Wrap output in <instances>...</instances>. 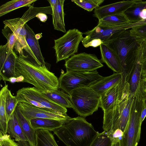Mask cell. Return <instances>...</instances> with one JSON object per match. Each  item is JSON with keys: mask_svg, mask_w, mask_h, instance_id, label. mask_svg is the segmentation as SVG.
<instances>
[{"mask_svg": "<svg viewBox=\"0 0 146 146\" xmlns=\"http://www.w3.org/2000/svg\"><path fill=\"white\" fill-rule=\"evenodd\" d=\"M146 9V1L138 0L123 13L129 23L138 22L141 20L139 15L142 10Z\"/></svg>", "mask_w": 146, "mask_h": 146, "instance_id": "obj_28", "label": "cell"}, {"mask_svg": "<svg viewBox=\"0 0 146 146\" xmlns=\"http://www.w3.org/2000/svg\"><path fill=\"white\" fill-rule=\"evenodd\" d=\"M18 56L10 50L6 44L0 46V79L8 81L11 77H16V66Z\"/></svg>", "mask_w": 146, "mask_h": 146, "instance_id": "obj_13", "label": "cell"}, {"mask_svg": "<svg viewBox=\"0 0 146 146\" xmlns=\"http://www.w3.org/2000/svg\"><path fill=\"white\" fill-rule=\"evenodd\" d=\"M145 103L146 105V96H145Z\"/></svg>", "mask_w": 146, "mask_h": 146, "instance_id": "obj_49", "label": "cell"}, {"mask_svg": "<svg viewBox=\"0 0 146 146\" xmlns=\"http://www.w3.org/2000/svg\"><path fill=\"white\" fill-rule=\"evenodd\" d=\"M53 132L67 146H90L99 133L81 116L73 118Z\"/></svg>", "mask_w": 146, "mask_h": 146, "instance_id": "obj_3", "label": "cell"}, {"mask_svg": "<svg viewBox=\"0 0 146 146\" xmlns=\"http://www.w3.org/2000/svg\"><path fill=\"white\" fill-rule=\"evenodd\" d=\"M122 78L121 73H114L110 76L104 77L89 87L101 96L109 89L120 83Z\"/></svg>", "mask_w": 146, "mask_h": 146, "instance_id": "obj_17", "label": "cell"}, {"mask_svg": "<svg viewBox=\"0 0 146 146\" xmlns=\"http://www.w3.org/2000/svg\"><path fill=\"white\" fill-rule=\"evenodd\" d=\"M14 112L23 133L30 146H36V130L31 126L30 123L23 114L18 105Z\"/></svg>", "mask_w": 146, "mask_h": 146, "instance_id": "obj_22", "label": "cell"}, {"mask_svg": "<svg viewBox=\"0 0 146 146\" xmlns=\"http://www.w3.org/2000/svg\"><path fill=\"white\" fill-rule=\"evenodd\" d=\"M142 54L141 46L136 61L126 78V82L128 85L129 91L133 94H134L137 91L142 80Z\"/></svg>", "mask_w": 146, "mask_h": 146, "instance_id": "obj_16", "label": "cell"}, {"mask_svg": "<svg viewBox=\"0 0 146 146\" xmlns=\"http://www.w3.org/2000/svg\"><path fill=\"white\" fill-rule=\"evenodd\" d=\"M47 98L58 104L66 108H73L70 96L58 90L42 92Z\"/></svg>", "mask_w": 146, "mask_h": 146, "instance_id": "obj_25", "label": "cell"}, {"mask_svg": "<svg viewBox=\"0 0 146 146\" xmlns=\"http://www.w3.org/2000/svg\"><path fill=\"white\" fill-rule=\"evenodd\" d=\"M126 83L123 86L119 97L109 109L104 111L103 128L110 136L117 129L123 133L127 125L134 96Z\"/></svg>", "mask_w": 146, "mask_h": 146, "instance_id": "obj_4", "label": "cell"}, {"mask_svg": "<svg viewBox=\"0 0 146 146\" xmlns=\"http://www.w3.org/2000/svg\"><path fill=\"white\" fill-rule=\"evenodd\" d=\"M145 23L146 20H141L135 23H128L110 27H102L97 25L92 30L83 33V34L86 36L82 40V43L83 45L95 39H100L103 42L117 33L130 29L133 27Z\"/></svg>", "mask_w": 146, "mask_h": 146, "instance_id": "obj_12", "label": "cell"}, {"mask_svg": "<svg viewBox=\"0 0 146 146\" xmlns=\"http://www.w3.org/2000/svg\"><path fill=\"white\" fill-rule=\"evenodd\" d=\"M15 97L18 102H26L59 115H68L66 108L52 101L34 87H23L19 89Z\"/></svg>", "mask_w": 146, "mask_h": 146, "instance_id": "obj_6", "label": "cell"}, {"mask_svg": "<svg viewBox=\"0 0 146 146\" xmlns=\"http://www.w3.org/2000/svg\"><path fill=\"white\" fill-rule=\"evenodd\" d=\"M142 82L143 84L144 91L146 92V78L142 79Z\"/></svg>", "mask_w": 146, "mask_h": 146, "instance_id": "obj_47", "label": "cell"}, {"mask_svg": "<svg viewBox=\"0 0 146 146\" xmlns=\"http://www.w3.org/2000/svg\"><path fill=\"white\" fill-rule=\"evenodd\" d=\"M129 23L123 13L109 15L99 20L97 26L102 27H110Z\"/></svg>", "mask_w": 146, "mask_h": 146, "instance_id": "obj_29", "label": "cell"}, {"mask_svg": "<svg viewBox=\"0 0 146 146\" xmlns=\"http://www.w3.org/2000/svg\"><path fill=\"white\" fill-rule=\"evenodd\" d=\"M17 77H11L9 79L8 81L13 83L16 82H17Z\"/></svg>", "mask_w": 146, "mask_h": 146, "instance_id": "obj_46", "label": "cell"}, {"mask_svg": "<svg viewBox=\"0 0 146 146\" xmlns=\"http://www.w3.org/2000/svg\"><path fill=\"white\" fill-rule=\"evenodd\" d=\"M97 70L91 72L67 71L58 78L59 88L68 94L76 89L89 87L103 78Z\"/></svg>", "mask_w": 146, "mask_h": 146, "instance_id": "obj_8", "label": "cell"}, {"mask_svg": "<svg viewBox=\"0 0 146 146\" xmlns=\"http://www.w3.org/2000/svg\"><path fill=\"white\" fill-rule=\"evenodd\" d=\"M141 78L142 79L146 78V62H142Z\"/></svg>", "mask_w": 146, "mask_h": 146, "instance_id": "obj_43", "label": "cell"}, {"mask_svg": "<svg viewBox=\"0 0 146 146\" xmlns=\"http://www.w3.org/2000/svg\"><path fill=\"white\" fill-rule=\"evenodd\" d=\"M40 13L48 14L52 15V11L50 6L41 7H35L33 5L29 7L28 9L25 13L21 18L25 24L28 21L36 17Z\"/></svg>", "mask_w": 146, "mask_h": 146, "instance_id": "obj_31", "label": "cell"}, {"mask_svg": "<svg viewBox=\"0 0 146 146\" xmlns=\"http://www.w3.org/2000/svg\"><path fill=\"white\" fill-rule=\"evenodd\" d=\"M138 1L124 0L99 7L95 9L93 15L99 20L107 16L123 13Z\"/></svg>", "mask_w": 146, "mask_h": 146, "instance_id": "obj_15", "label": "cell"}, {"mask_svg": "<svg viewBox=\"0 0 146 146\" xmlns=\"http://www.w3.org/2000/svg\"><path fill=\"white\" fill-rule=\"evenodd\" d=\"M131 34L136 37L146 40V23L130 29Z\"/></svg>", "mask_w": 146, "mask_h": 146, "instance_id": "obj_36", "label": "cell"}, {"mask_svg": "<svg viewBox=\"0 0 146 146\" xmlns=\"http://www.w3.org/2000/svg\"><path fill=\"white\" fill-rule=\"evenodd\" d=\"M104 0H72L76 5L89 12L99 7Z\"/></svg>", "mask_w": 146, "mask_h": 146, "instance_id": "obj_34", "label": "cell"}, {"mask_svg": "<svg viewBox=\"0 0 146 146\" xmlns=\"http://www.w3.org/2000/svg\"><path fill=\"white\" fill-rule=\"evenodd\" d=\"M145 98L143 100L142 106L141 119V124L146 116V105L145 103Z\"/></svg>", "mask_w": 146, "mask_h": 146, "instance_id": "obj_40", "label": "cell"}, {"mask_svg": "<svg viewBox=\"0 0 146 146\" xmlns=\"http://www.w3.org/2000/svg\"><path fill=\"white\" fill-rule=\"evenodd\" d=\"M120 140L119 138L113 139L111 146H120Z\"/></svg>", "mask_w": 146, "mask_h": 146, "instance_id": "obj_45", "label": "cell"}, {"mask_svg": "<svg viewBox=\"0 0 146 146\" xmlns=\"http://www.w3.org/2000/svg\"><path fill=\"white\" fill-rule=\"evenodd\" d=\"M17 105L23 114L29 122L33 119L41 118L56 119L62 121L65 123L73 118L68 115H59L26 102H19Z\"/></svg>", "mask_w": 146, "mask_h": 146, "instance_id": "obj_14", "label": "cell"}, {"mask_svg": "<svg viewBox=\"0 0 146 146\" xmlns=\"http://www.w3.org/2000/svg\"><path fill=\"white\" fill-rule=\"evenodd\" d=\"M18 103L15 96H13L8 89L5 101V112L7 121L14 112Z\"/></svg>", "mask_w": 146, "mask_h": 146, "instance_id": "obj_32", "label": "cell"}, {"mask_svg": "<svg viewBox=\"0 0 146 146\" xmlns=\"http://www.w3.org/2000/svg\"><path fill=\"white\" fill-rule=\"evenodd\" d=\"M8 89V85L5 84L0 92V135H4L8 132L5 101Z\"/></svg>", "mask_w": 146, "mask_h": 146, "instance_id": "obj_26", "label": "cell"}, {"mask_svg": "<svg viewBox=\"0 0 146 146\" xmlns=\"http://www.w3.org/2000/svg\"><path fill=\"white\" fill-rule=\"evenodd\" d=\"M67 71L91 72L104 66L100 60L94 54L85 52L75 54L65 61Z\"/></svg>", "mask_w": 146, "mask_h": 146, "instance_id": "obj_10", "label": "cell"}, {"mask_svg": "<svg viewBox=\"0 0 146 146\" xmlns=\"http://www.w3.org/2000/svg\"><path fill=\"white\" fill-rule=\"evenodd\" d=\"M143 40L132 35L130 29L117 33L103 42L114 51L120 63L122 76L126 77L136 59Z\"/></svg>", "mask_w": 146, "mask_h": 146, "instance_id": "obj_2", "label": "cell"}, {"mask_svg": "<svg viewBox=\"0 0 146 146\" xmlns=\"http://www.w3.org/2000/svg\"><path fill=\"white\" fill-rule=\"evenodd\" d=\"M146 92L141 85L134 94L126 128L120 140V146H137L141 132V115Z\"/></svg>", "mask_w": 146, "mask_h": 146, "instance_id": "obj_5", "label": "cell"}, {"mask_svg": "<svg viewBox=\"0 0 146 146\" xmlns=\"http://www.w3.org/2000/svg\"><path fill=\"white\" fill-rule=\"evenodd\" d=\"M16 77L22 76L23 82L34 86L41 92L59 88L58 78L45 65H38L32 62L24 55L18 56L16 66Z\"/></svg>", "mask_w": 146, "mask_h": 146, "instance_id": "obj_1", "label": "cell"}, {"mask_svg": "<svg viewBox=\"0 0 146 146\" xmlns=\"http://www.w3.org/2000/svg\"><path fill=\"white\" fill-rule=\"evenodd\" d=\"M0 145L1 146H19L17 143L11 139L9 135H0Z\"/></svg>", "mask_w": 146, "mask_h": 146, "instance_id": "obj_37", "label": "cell"}, {"mask_svg": "<svg viewBox=\"0 0 146 146\" xmlns=\"http://www.w3.org/2000/svg\"><path fill=\"white\" fill-rule=\"evenodd\" d=\"M123 132L121 130L119 129H117L110 136L113 139L117 138H119L120 139L123 136Z\"/></svg>", "mask_w": 146, "mask_h": 146, "instance_id": "obj_41", "label": "cell"}, {"mask_svg": "<svg viewBox=\"0 0 146 146\" xmlns=\"http://www.w3.org/2000/svg\"><path fill=\"white\" fill-rule=\"evenodd\" d=\"M0 146H1V145H0Z\"/></svg>", "mask_w": 146, "mask_h": 146, "instance_id": "obj_50", "label": "cell"}, {"mask_svg": "<svg viewBox=\"0 0 146 146\" xmlns=\"http://www.w3.org/2000/svg\"><path fill=\"white\" fill-rule=\"evenodd\" d=\"M8 27L5 26L4 29H2V33L4 36L7 40L6 44H7L9 49L13 50L17 38V37L12 32L10 33L8 30Z\"/></svg>", "mask_w": 146, "mask_h": 146, "instance_id": "obj_35", "label": "cell"}, {"mask_svg": "<svg viewBox=\"0 0 146 146\" xmlns=\"http://www.w3.org/2000/svg\"><path fill=\"white\" fill-rule=\"evenodd\" d=\"M139 16L141 19L146 20V9L142 10Z\"/></svg>", "mask_w": 146, "mask_h": 146, "instance_id": "obj_44", "label": "cell"}, {"mask_svg": "<svg viewBox=\"0 0 146 146\" xmlns=\"http://www.w3.org/2000/svg\"><path fill=\"white\" fill-rule=\"evenodd\" d=\"M83 33L76 29H69L63 36L55 40L54 48L56 62L66 60L77 52L84 37Z\"/></svg>", "mask_w": 146, "mask_h": 146, "instance_id": "obj_9", "label": "cell"}, {"mask_svg": "<svg viewBox=\"0 0 146 146\" xmlns=\"http://www.w3.org/2000/svg\"><path fill=\"white\" fill-rule=\"evenodd\" d=\"M36 146H59L51 131L41 129L36 130Z\"/></svg>", "mask_w": 146, "mask_h": 146, "instance_id": "obj_27", "label": "cell"}, {"mask_svg": "<svg viewBox=\"0 0 146 146\" xmlns=\"http://www.w3.org/2000/svg\"><path fill=\"white\" fill-rule=\"evenodd\" d=\"M7 130L9 135L17 142L19 146H30L23 133L14 111L8 120Z\"/></svg>", "mask_w": 146, "mask_h": 146, "instance_id": "obj_20", "label": "cell"}, {"mask_svg": "<svg viewBox=\"0 0 146 146\" xmlns=\"http://www.w3.org/2000/svg\"><path fill=\"white\" fill-rule=\"evenodd\" d=\"M103 41L99 39H92L87 43L83 45L85 48H88L90 46H92L96 47L100 46L103 43Z\"/></svg>", "mask_w": 146, "mask_h": 146, "instance_id": "obj_38", "label": "cell"}, {"mask_svg": "<svg viewBox=\"0 0 146 146\" xmlns=\"http://www.w3.org/2000/svg\"><path fill=\"white\" fill-rule=\"evenodd\" d=\"M40 20L43 22H45L47 19V17L46 14L43 13H40L37 15L36 16Z\"/></svg>", "mask_w": 146, "mask_h": 146, "instance_id": "obj_42", "label": "cell"}, {"mask_svg": "<svg viewBox=\"0 0 146 146\" xmlns=\"http://www.w3.org/2000/svg\"><path fill=\"white\" fill-rule=\"evenodd\" d=\"M142 49V61L146 62V40H143L141 44Z\"/></svg>", "mask_w": 146, "mask_h": 146, "instance_id": "obj_39", "label": "cell"}, {"mask_svg": "<svg viewBox=\"0 0 146 146\" xmlns=\"http://www.w3.org/2000/svg\"><path fill=\"white\" fill-rule=\"evenodd\" d=\"M30 122L31 126L35 130L43 129L51 131L60 127L65 123L56 119L41 118L33 119Z\"/></svg>", "mask_w": 146, "mask_h": 146, "instance_id": "obj_24", "label": "cell"}, {"mask_svg": "<svg viewBox=\"0 0 146 146\" xmlns=\"http://www.w3.org/2000/svg\"><path fill=\"white\" fill-rule=\"evenodd\" d=\"M3 23L17 37V40L14 47L15 50L18 52L19 55H24L23 49L31 56L34 64L41 65L27 44L26 40L27 33L25 27V24L21 18H17L5 20L3 21Z\"/></svg>", "mask_w": 146, "mask_h": 146, "instance_id": "obj_11", "label": "cell"}, {"mask_svg": "<svg viewBox=\"0 0 146 146\" xmlns=\"http://www.w3.org/2000/svg\"><path fill=\"white\" fill-rule=\"evenodd\" d=\"M25 27L26 31V40L28 45L41 65H45L44 58L40 50L38 40L35 38L36 35L32 29L26 23L25 24Z\"/></svg>", "mask_w": 146, "mask_h": 146, "instance_id": "obj_23", "label": "cell"}, {"mask_svg": "<svg viewBox=\"0 0 146 146\" xmlns=\"http://www.w3.org/2000/svg\"><path fill=\"white\" fill-rule=\"evenodd\" d=\"M113 139L104 131L99 133L90 146H111Z\"/></svg>", "mask_w": 146, "mask_h": 146, "instance_id": "obj_33", "label": "cell"}, {"mask_svg": "<svg viewBox=\"0 0 146 146\" xmlns=\"http://www.w3.org/2000/svg\"><path fill=\"white\" fill-rule=\"evenodd\" d=\"M36 0H13L6 2L0 7V17L19 8L25 6L29 7Z\"/></svg>", "mask_w": 146, "mask_h": 146, "instance_id": "obj_30", "label": "cell"}, {"mask_svg": "<svg viewBox=\"0 0 146 146\" xmlns=\"http://www.w3.org/2000/svg\"><path fill=\"white\" fill-rule=\"evenodd\" d=\"M126 82L122 80L120 83L113 87L100 96L99 107L103 111L110 108L118 100L122 88Z\"/></svg>", "mask_w": 146, "mask_h": 146, "instance_id": "obj_21", "label": "cell"}, {"mask_svg": "<svg viewBox=\"0 0 146 146\" xmlns=\"http://www.w3.org/2000/svg\"><path fill=\"white\" fill-rule=\"evenodd\" d=\"M102 62L105 63L114 72L121 73L119 60L114 51L106 44L102 43L100 46Z\"/></svg>", "mask_w": 146, "mask_h": 146, "instance_id": "obj_19", "label": "cell"}, {"mask_svg": "<svg viewBox=\"0 0 146 146\" xmlns=\"http://www.w3.org/2000/svg\"><path fill=\"white\" fill-rule=\"evenodd\" d=\"M42 36L41 33L35 35V38L37 40L39 39L42 37Z\"/></svg>", "mask_w": 146, "mask_h": 146, "instance_id": "obj_48", "label": "cell"}, {"mask_svg": "<svg viewBox=\"0 0 146 146\" xmlns=\"http://www.w3.org/2000/svg\"><path fill=\"white\" fill-rule=\"evenodd\" d=\"M51 7L53 24L54 29L66 33L64 21V0H48Z\"/></svg>", "mask_w": 146, "mask_h": 146, "instance_id": "obj_18", "label": "cell"}, {"mask_svg": "<svg viewBox=\"0 0 146 146\" xmlns=\"http://www.w3.org/2000/svg\"><path fill=\"white\" fill-rule=\"evenodd\" d=\"M73 109L79 115H91L99 107L100 96L89 87L74 90L69 94Z\"/></svg>", "mask_w": 146, "mask_h": 146, "instance_id": "obj_7", "label": "cell"}]
</instances>
